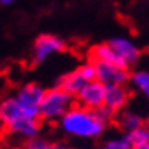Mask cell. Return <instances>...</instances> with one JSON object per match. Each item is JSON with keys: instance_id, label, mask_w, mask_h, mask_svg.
<instances>
[{"instance_id": "cell-1", "label": "cell", "mask_w": 149, "mask_h": 149, "mask_svg": "<svg viewBox=\"0 0 149 149\" xmlns=\"http://www.w3.org/2000/svg\"><path fill=\"white\" fill-rule=\"evenodd\" d=\"M110 123L102 119L97 110L74 104L64 117L58 122V128L64 135L76 140H97L104 135Z\"/></svg>"}, {"instance_id": "cell-2", "label": "cell", "mask_w": 149, "mask_h": 149, "mask_svg": "<svg viewBox=\"0 0 149 149\" xmlns=\"http://www.w3.org/2000/svg\"><path fill=\"white\" fill-rule=\"evenodd\" d=\"M0 123L8 132L24 140L38 137L41 131V119L29 116L14 96H8L0 102Z\"/></svg>"}, {"instance_id": "cell-3", "label": "cell", "mask_w": 149, "mask_h": 149, "mask_svg": "<svg viewBox=\"0 0 149 149\" xmlns=\"http://www.w3.org/2000/svg\"><path fill=\"white\" fill-rule=\"evenodd\" d=\"M76 104L74 96L67 93L61 87L55 85L52 88H46L41 110H40V119L44 122H58L64 117V114Z\"/></svg>"}, {"instance_id": "cell-4", "label": "cell", "mask_w": 149, "mask_h": 149, "mask_svg": "<svg viewBox=\"0 0 149 149\" xmlns=\"http://www.w3.org/2000/svg\"><path fill=\"white\" fill-rule=\"evenodd\" d=\"M96 79V72H94V65L93 63L88 59L85 63L79 64L76 69H73L72 72L63 74L58 79V87H61L63 90H65L70 94H76L85 84L91 82V81Z\"/></svg>"}, {"instance_id": "cell-5", "label": "cell", "mask_w": 149, "mask_h": 149, "mask_svg": "<svg viewBox=\"0 0 149 149\" xmlns=\"http://www.w3.org/2000/svg\"><path fill=\"white\" fill-rule=\"evenodd\" d=\"M46 88L38 82H28L22 85L14 94L18 105L32 117L40 119V110H41V102L44 97Z\"/></svg>"}, {"instance_id": "cell-6", "label": "cell", "mask_w": 149, "mask_h": 149, "mask_svg": "<svg viewBox=\"0 0 149 149\" xmlns=\"http://www.w3.org/2000/svg\"><path fill=\"white\" fill-rule=\"evenodd\" d=\"M65 50V41L63 38L53 33H43L40 35L32 47V63L35 65H40L46 63L52 56L63 53Z\"/></svg>"}, {"instance_id": "cell-7", "label": "cell", "mask_w": 149, "mask_h": 149, "mask_svg": "<svg viewBox=\"0 0 149 149\" xmlns=\"http://www.w3.org/2000/svg\"><path fill=\"white\" fill-rule=\"evenodd\" d=\"M91 63L94 65V72H96V81H99L105 87L130 84V70L110 63H102V61H91Z\"/></svg>"}, {"instance_id": "cell-8", "label": "cell", "mask_w": 149, "mask_h": 149, "mask_svg": "<svg viewBox=\"0 0 149 149\" xmlns=\"http://www.w3.org/2000/svg\"><path fill=\"white\" fill-rule=\"evenodd\" d=\"M74 100L81 107L90 108V110H99L100 107H104L105 85L94 79L91 82L85 84L82 88L74 94Z\"/></svg>"}, {"instance_id": "cell-9", "label": "cell", "mask_w": 149, "mask_h": 149, "mask_svg": "<svg viewBox=\"0 0 149 149\" xmlns=\"http://www.w3.org/2000/svg\"><path fill=\"white\" fill-rule=\"evenodd\" d=\"M111 46V49L117 53V56L126 64L128 69L135 65L141 58V50L132 40L126 37H114L110 41H107Z\"/></svg>"}, {"instance_id": "cell-10", "label": "cell", "mask_w": 149, "mask_h": 149, "mask_svg": "<svg viewBox=\"0 0 149 149\" xmlns=\"http://www.w3.org/2000/svg\"><path fill=\"white\" fill-rule=\"evenodd\" d=\"M131 99V91L126 85H110L105 87V100L104 107H107L114 114L126 110Z\"/></svg>"}, {"instance_id": "cell-11", "label": "cell", "mask_w": 149, "mask_h": 149, "mask_svg": "<svg viewBox=\"0 0 149 149\" xmlns=\"http://www.w3.org/2000/svg\"><path fill=\"white\" fill-rule=\"evenodd\" d=\"M117 122V126L120 128V131L123 134H130L139 128H143L145 126V119L140 113L134 111V110H123L120 111L119 114H116V119Z\"/></svg>"}, {"instance_id": "cell-12", "label": "cell", "mask_w": 149, "mask_h": 149, "mask_svg": "<svg viewBox=\"0 0 149 149\" xmlns=\"http://www.w3.org/2000/svg\"><path fill=\"white\" fill-rule=\"evenodd\" d=\"M130 85L134 91L141 94L146 100H149V70L139 69L130 74Z\"/></svg>"}, {"instance_id": "cell-13", "label": "cell", "mask_w": 149, "mask_h": 149, "mask_svg": "<svg viewBox=\"0 0 149 149\" xmlns=\"http://www.w3.org/2000/svg\"><path fill=\"white\" fill-rule=\"evenodd\" d=\"M70 146L61 140H49L46 137H33L31 140H26L23 149H69Z\"/></svg>"}, {"instance_id": "cell-14", "label": "cell", "mask_w": 149, "mask_h": 149, "mask_svg": "<svg viewBox=\"0 0 149 149\" xmlns=\"http://www.w3.org/2000/svg\"><path fill=\"white\" fill-rule=\"evenodd\" d=\"M99 149H134V148L130 143L126 134H117V135H111V137L105 139L100 143Z\"/></svg>"}, {"instance_id": "cell-15", "label": "cell", "mask_w": 149, "mask_h": 149, "mask_svg": "<svg viewBox=\"0 0 149 149\" xmlns=\"http://www.w3.org/2000/svg\"><path fill=\"white\" fill-rule=\"evenodd\" d=\"M126 137H128V140H130V143L132 145L134 149H139V148H141L143 145H146L149 141V132L143 126V128H139V130L126 134Z\"/></svg>"}, {"instance_id": "cell-16", "label": "cell", "mask_w": 149, "mask_h": 149, "mask_svg": "<svg viewBox=\"0 0 149 149\" xmlns=\"http://www.w3.org/2000/svg\"><path fill=\"white\" fill-rule=\"evenodd\" d=\"M14 2H15V0H0V5H11Z\"/></svg>"}, {"instance_id": "cell-17", "label": "cell", "mask_w": 149, "mask_h": 149, "mask_svg": "<svg viewBox=\"0 0 149 149\" xmlns=\"http://www.w3.org/2000/svg\"><path fill=\"white\" fill-rule=\"evenodd\" d=\"M145 128H146L148 132H149V117H148V119H145Z\"/></svg>"}, {"instance_id": "cell-18", "label": "cell", "mask_w": 149, "mask_h": 149, "mask_svg": "<svg viewBox=\"0 0 149 149\" xmlns=\"http://www.w3.org/2000/svg\"><path fill=\"white\" fill-rule=\"evenodd\" d=\"M139 149H149V141H148L146 145H143V146H141V148H139Z\"/></svg>"}, {"instance_id": "cell-19", "label": "cell", "mask_w": 149, "mask_h": 149, "mask_svg": "<svg viewBox=\"0 0 149 149\" xmlns=\"http://www.w3.org/2000/svg\"><path fill=\"white\" fill-rule=\"evenodd\" d=\"M69 149H87V148H69Z\"/></svg>"}, {"instance_id": "cell-20", "label": "cell", "mask_w": 149, "mask_h": 149, "mask_svg": "<svg viewBox=\"0 0 149 149\" xmlns=\"http://www.w3.org/2000/svg\"><path fill=\"white\" fill-rule=\"evenodd\" d=\"M0 69H2V63H0Z\"/></svg>"}, {"instance_id": "cell-21", "label": "cell", "mask_w": 149, "mask_h": 149, "mask_svg": "<svg viewBox=\"0 0 149 149\" xmlns=\"http://www.w3.org/2000/svg\"><path fill=\"white\" fill-rule=\"evenodd\" d=\"M0 130H2V123H0Z\"/></svg>"}]
</instances>
